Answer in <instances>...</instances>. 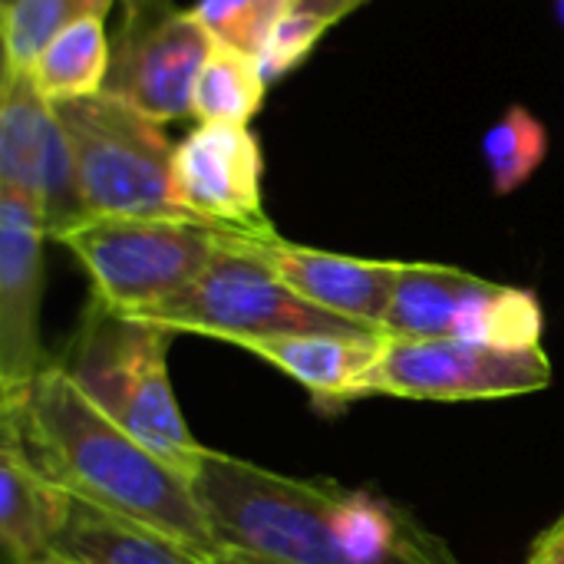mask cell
Instances as JSON below:
<instances>
[{
    "mask_svg": "<svg viewBox=\"0 0 564 564\" xmlns=\"http://www.w3.org/2000/svg\"><path fill=\"white\" fill-rule=\"evenodd\" d=\"M334 23H337L334 17H327L301 0H291V10L278 20L264 50L258 53V66H261V76L268 79V86L291 76L314 53V46Z\"/></svg>",
    "mask_w": 564,
    "mask_h": 564,
    "instance_id": "obj_22",
    "label": "cell"
},
{
    "mask_svg": "<svg viewBox=\"0 0 564 564\" xmlns=\"http://www.w3.org/2000/svg\"><path fill=\"white\" fill-rule=\"evenodd\" d=\"M525 564H564V516L549 532L539 535Z\"/></svg>",
    "mask_w": 564,
    "mask_h": 564,
    "instance_id": "obj_23",
    "label": "cell"
},
{
    "mask_svg": "<svg viewBox=\"0 0 564 564\" xmlns=\"http://www.w3.org/2000/svg\"><path fill=\"white\" fill-rule=\"evenodd\" d=\"M53 555L73 564H215L149 525L93 509L79 499L69 506Z\"/></svg>",
    "mask_w": 564,
    "mask_h": 564,
    "instance_id": "obj_14",
    "label": "cell"
},
{
    "mask_svg": "<svg viewBox=\"0 0 564 564\" xmlns=\"http://www.w3.org/2000/svg\"><path fill=\"white\" fill-rule=\"evenodd\" d=\"M264 155L258 135L235 122H202L175 145V192L182 208L221 231L274 235L261 198Z\"/></svg>",
    "mask_w": 564,
    "mask_h": 564,
    "instance_id": "obj_9",
    "label": "cell"
},
{
    "mask_svg": "<svg viewBox=\"0 0 564 564\" xmlns=\"http://www.w3.org/2000/svg\"><path fill=\"white\" fill-rule=\"evenodd\" d=\"M486 278L449 264H406L390 297L383 334L400 340L456 337L463 314Z\"/></svg>",
    "mask_w": 564,
    "mask_h": 564,
    "instance_id": "obj_15",
    "label": "cell"
},
{
    "mask_svg": "<svg viewBox=\"0 0 564 564\" xmlns=\"http://www.w3.org/2000/svg\"><path fill=\"white\" fill-rule=\"evenodd\" d=\"M109 59H112V43L106 40L102 17H83L53 36V43L36 56L30 79L50 106L66 99H83L102 93L109 76Z\"/></svg>",
    "mask_w": 564,
    "mask_h": 564,
    "instance_id": "obj_17",
    "label": "cell"
},
{
    "mask_svg": "<svg viewBox=\"0 0 564 564\" xmlns=\"http://www.w3.org/2000/svg\"><path fill=\"white\" fill-rule=\"evenodd\" d=\"M264 93H268V79L261 76L254 56H245L228 46H215L198 76L192 116H198L202 122L248 126L261 112Z\"/></svg>",
    "mask_w": 564,
    "mask_h": 564,
    "instance_id": "obj_18",
    "label": "cell"
},
{
    "mask_svg": "<svg viewBox=\"0 0 564 564\" xmlns=\"http://www.w3.org/2000/svg\"><path fill=\"white\" fill-rule=\"evenodd\" d=\"M383 340L387 334H288L248 340L241 350L301 383L321 413H337L370 400V373Z\"/></svg>",
    "mask_w": 564,
    "mask_h": 564,
    "instance_id": "obj_12",
    "label": "cell"
},
{
    "mask_svg": "<svg viewBox=\"0 0 564 564\" xmlns=\"http://www.w3.org/2000/svg\"><path fill=\"white\" fill-rule=\"evenodd\" d=\"M215 46V36L192 10L172 0H129L112 40L102 93L155 122L185 119L192 116L198 76Z\"/></svg>",
    "mask_w": 564,
    "mask_h": 564,
    "instance_id": "obj_8",
    "label": "cell"
},
{
    "mask_svg": "<svg viewBox=\"0 0 564 564\" xmlns=\"http://www.w3.org/2000/svg\"><path fill=\"white\" fill-rule=\"evenodd\" d=\"M245 245L304 301L337 317L357 321L370 330H383V317L397 291L403 261H370L304 248L284 241L278 231L264 238L245 235Z\"/></svg>",
    "mask_w": 564,
    "mask_h": 564,
    "instance_id": "obj_11",
    "label": "cell"
},
{
    "mask_svg": "<svg viewBox=\"0 0 564 564\" xmlns=\"http://www.w3.org/2000/svg\"><path fill=\"white\" fill-rule=\"evenodd\" d=\"M496 195H512L522 188L549 155V129L525 106H512L482 142Z\"/></svg>",
    "mask_w": 564,
    "mask_h": 564,
    "instance_id": "obj_20",
    "label": "cell"
},
{
    "mask_svg": "<svg viewBox=\"0 0 564 564\" xmlns=\"http://www.w3.org/2000/svg\"><path fill=\"white\" fill-rule=\"evenodd\" d=\"M126 3H129V0H126Z\"/></svg>",
    "mask_w": 564,
    "mask_h": 564,
    "instance_id": "obj_28",
    "label": "cell"
},
{
    "mask_svg": "<svg viewBox=\"0 0 564 564\" xmlns=\"http://www.w3.org/2000/svg\"><path fill=\"white\" fill-rule=\"evenodd\" d=\"M288 10L291 0H198L192 7V13L215 36L218 46L238 50L254 59Z\"/></svg>",
    "mask_w": 564,
    "mask_h": 564,
    "instance_id": "obj_21",
    "label": "cell"
},
{
    "mask_svg": "<svg viewBox=\"0 0 564 564\" xmlns=\"http://www.w3.org/2000/svg\"><path fill=\"white\" fill-rule=\"evenodd\" d=\"M552 360L542 347L509 350L463 337L400 340L387 337L370 373V397L469 403L545 390Z\"/></svg>",
    "mask_w": 564,
    "mask_h": 564,
    "instance_id": "obj_7",
    "label": "cell"
},
{
    "mask_svg": "<svg viewBox=\"0 0 564 564\" xmlns=\"http://www.w3.org/2000/svg\"><path fill=\"white\" fill-rule=\"evenodd\" d=\"M364 3H367V0H364Z\"/></svg>",
    "mask_w": 564,
    "mask_h": 564,
    "instance_id": "obj_29",
    "label": "cell"
},
{
    "mask_svg": "<svg viewBox=\"0 0 564 564\" xmlns=\"http://www.w3.org/2000/svg\"><path fill=\"white\" fill-rule=\"evenodd\" d=\"M43 241L40 205L0 188V400L23 393L53 364L40 340Z\"/></svg>",
    "mask_w": 564,
    "mask_h": 564,
    "instance_id": "obj_10",
    "label": "cell"
},
{
    "mask_svg": "<svg viewBox=\"0 0 564 564\" xmlns=\"http://www.w3.org/2000/svg\"><path fill=\"white\" fill-rule=\"evenodd\" d=\"M112 0H10L3 3V76L30 73L36 56L73 20L106 17Z\"/></svg>",
    "mask_w": 564,
    "mask_h": 564,
    "instance_id": "obj_19",
    "label": "cell"
},
{
    "mask_svg": "<svg viewBox=\"0 0 564 564\" xmlns=\"http://www.w3.org/2000/svg\"><path fill=\"white\" fill-rule=\"evenodd\" d=\"M192 489L221 549L254 564H463L373 489L294 479L205 449Z\"/></svg>",
    "mask_w": 564,
    "mask_h": 564,
    "instance_id": "obj_1",
    "label": "cell"
},
{
    "mask_svg": "<svg viewBox=\"0 0 564 564\" xmlns=\"http://www.w3.org/2000/svg\"><path fill=\"white\" fill-rule=\"evenodd\" d=\"M53 106L40 96L30 73L3 76L0 102V188L33 198L43 212V145Z\"/></svg>",
    "mask_w": 564,
    "mask_h": 564,
    "instance_id": "obj_16",
    "label": "cell"
},
{
    "mask_svg": "<svg viewBox=\"0 0 564 564\" xmlns=\"http://www.w3.org/2000/svg\"><path fill=\"white\" fill-rule=\"evenodd\" d=\"M93 218H192L175 192V149L155 119L96 93L53 102ZM205 225V221H202Z\"/></svg>",
    "mask_w": 564,
    "mask_h": 564,
    "instance_id": "obj_4",
    "label": "cell"
},
{
    "mask_svg": "<svg viewBox=\"0 0 564 564\" xmlns=\"http://www.w3.org/2000/svg\"><path fill=\"white\" fill-rule=\"evenodd\" d=\"M558 17H562V23H564V0H558Z\"/></svg>",
    "mask_w": 564,
    "mask_h": 564,
    "instance_id": "obj_26",
    "label": "cell"
},
{
    "mask_svg": "<svg viewBox=\"0 0 564 564\" xmlns=\"http://www.w3.org/2000/svg\"><path fill=\"white\" fill-rule=\"evenodd\" d=\"M172 330L135 321L89 294L83 317L56 364L116 426L182 469L188 479L205 456L169 383Z\"/></svg>",
    "mask_w": 564,
    "mask_h": 564,
    "instance_id": "obj_3",
    "label": "cell"
},
{
    "mask_svg": "<svg viewBox=\"0 0 564 564\" xmlns=\"http://www.w3.org/2000/svg\"><path fill=\"white\" fill-rule=\"evenodd\" d=\"M73 496L43 479L17 440L0 433V545L7 564L43 562L69 519Z\"/></svg>",
    "mask_w": 564,
    "mask_h": 564,
    "instance_id": "obj_13",
    "label": "cell"
},
{
    "mask_svg": "<svg viewBox=\"0 0 564 564\" xmlns=\"http://www.w3.org/2000/svg\"><path fill=\"white\" fill-rule=\"evenodd\" d=\"M215 564H254V562H248V558H241V555H231V552H225L221 558Z\"/></svg>",
    "mask_w": 564,
    "mask_h": 564,
    "instance_id": "obj_24",
    "label": "cell"
},
{
    "mask_svg": "<svg viewBox=\"0 0 564 564\" xmlns=\"http://www.w3.org/2000/svg\"><path fill=\"white\" fill-rule=\"evenodd\" d=\"M225 231L169 218H89L59 238L86 268L93 294L122 314L182 294L218 254Z\"/></svg>",
    "mask_w": 564,
    "mask_h": 564,
    "instance_id": "obj_6",
    "label": "cell"
},
{
    "mask_svg": "<svg viewBox=\"0 0 564 564\" xmlns=\"http://www.w3.org/2000/svg\"><path fill=\"white\" fill-rule=\"evenodd\" d=\"M3 3H10V0H3Z\"/></svg>",
    "mask_w": 564,
    "mask_h": 564,
    "instance_id": "obj_27",
    "label": "cell"
},
{
    "mask_svg": "<svg viewBox=\"0 0 564 564\" xmlns=\"http://www.w3.org/2000/svg\"><path fill=\"white\" fill-rule=\"evenodd\" d=\"M0 433L66 496L149 525L208 562L225 555L192 479L99 413L56 360L23 393L0 400Z\"/></svg>",
    "mask_w": 564,
    "mask_h": 564,
    "instance_id": "obj_2",
    "label": "cell"
},
{
    "mask_svg": "<svg viewBox=\"0 0 564 564\" xmlns=\"http://www.w3.org/2000/svg\"><path fill=\"white\" fill-rule=\"evenodd\" d=\"M30 564H73V562H66V558H59V555H50V558H43V562H30Z\"/></svg>",
    "mask_w": 564,
    "mask_h": 564,
    "instance_id": "obj_25",
    "label": "cell"
},
{
    "mask_svg": "<svg viewBox=\"0 0 564 564\" xmlns=\"http://www.w3.org/2000/svg\"><path fill=\"white\" fill-rule=\"evenodd\" d=\"M129 317L172 334L228 340L235 347L288 334H383L294 294L238 231H225L212 264L182 294Z\"/></svg>",
    "mask_w": 564,
    "mask_h": 564,
    "instance_id": "obj_5",
    "label": "cell"
}]
</instances>
